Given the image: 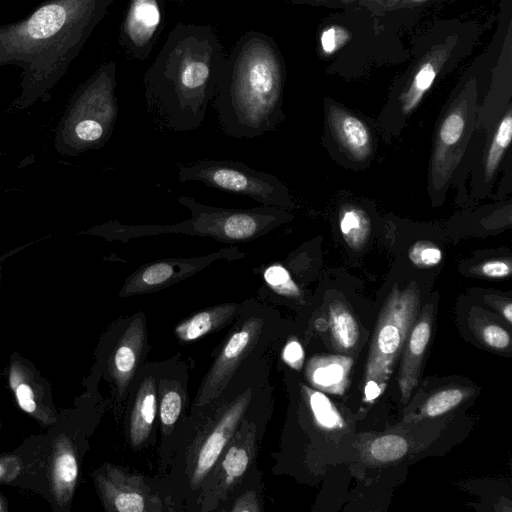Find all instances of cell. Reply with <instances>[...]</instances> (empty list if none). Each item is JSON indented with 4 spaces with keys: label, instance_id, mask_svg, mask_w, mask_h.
Returning a JSON list of instances; mask_svg holds the SVG:
<instances>
[{
    "label": "cell",
    "instance_id": "6da1fadb",
    "mask_svg": "<svg viewBox=\"0 0 512 512\" xmlns=\"http://www.w3.org/2000/svg\"><path fill=\"white\" fill-rule=\"evenodd\" d=\"M113 2L46 0L27 17L0 24V67L21 69L17 109L49 97Z\"/></svg>",
    "mask_w": 512,
    "mask_h": 512
},
{
    "label": "cell",
    "instance_id": "7a4b0ae2",
    "mask_svg": "<svg viewBox=\"0 0 512 512\" xmlns=\"http://www.w3.org/2000/svg\"><path fill=\"white\" fill-rule=\"evenodd\" d=\"M225 60L211 26L177 23L142 80L146 110L156 129L184 133L199 128Z\"/></svg>",
    "mask_w": 512,
    "mask_h": 512
},
{
    "label": "cell",
    "instance_id": "3957f363",
    "mask_svg": "<svg viewBox=\"0 0 512 512\" xmlns=\"http://www.w3.org/2000/svg\"><path fill=\"white\" fill-rule=\"evenodd\" d=\"M285 66L272 37L248 31L226 57L212 101L221 131L253 139L273 131L283 118Z\"/></svg>",
    "mask_w": 512,
    "mask_h": 512
},
{
    "label": "cell",
    "instance_id": "277c9868",
    "mask_svg": "<svg viewBox=\"0 0 512 512\" xmlns=\"http://www.w3.org/2000/svg\"><path fill=\"white\" fill-rule=\"evenodd\" d=\"M178 202L190 211L189 219L165 225H127L110 220L85 233L124 243L145 236L185 234L237 244L261 238L290 218L283 208L266 205L249 209L222 208L200 203L189 196L179 197Z\"/></svg>",
    "mask_w": 512,
    "mask_h": 512
},
{
    "label": "cell",
    "instance_id": "5b68a950",
    "mask_svg": "<svg viewBox=\"0 0 512 512\" xmlns=\"http://www.w3.org/2000/svg\"><path fill=\"white\" fill-rule=\"evenodd\" d=\"M116 63L101 64L74 92L55 135V148L77 156L103 147L118 117Z\"/></svg>",
    "mask_w": 512,
    "mask_h": 512
},
{
    "label": "cell",
    "instance_id": "8992f818",
    "mask_svg": "<svg viewBox=\"0 0 512 512\" xmlns=\"http://www.w3.org/2000/svg\"><path fill=\"white\" fill-rule=\"evenodd\" d=\"M419 302V290L413 284L403 290L396 286L392 289L374 329L367 356L365 382L374 381L381 390L385 388L416 319Z\"/></svg>",
    "mask_w": 512,
    "mask_h": 512
},
{
    "label": "cell",
    "instance_id": "52a82bcc",
    "mask_svg": "<svg viewBox=\"0 0 512 512\" xmlns=\"http://www.w3.org/2000/svg\"><path fill=\"white\" fill-rule=\"evenodd\" d=\"M180 182L197 181L208 187L249 197L261 205L284 208L289 198L284 185L273 175L231 160L204 159L181 164Z\"/></svg>",
    "mask_w": 512,
    "mask_h": 512
},
{
    "label": "cell",
    "instance_id": "ba28073f",
    "mask_svg": "<svg viewBox=\"0 0 512 512\" xmlns=\"http://www.w3.org/2000/svg\"><path fill=\"white\" fill-rule=\"evenodd\" d=\"M245 257L236 246L224 247L206 255L174 257L147 262L125 280L120 297L151 293L189 278L216 261H234Z\"/></svg>",
    "mask_w": 512,
    "mask_h": 512
},
{
    "label": "cell",
    "instance_id": "9c48e42d",
    "mask_svg": "<svg viewBox=\"0 0 512 512\" xmlns=\"http://www.w3.org/2000/svg\"><path fill=\"white\" fill-rule=\"evenodd\" d=\"M262 329V318L251 316L232 333L203 381L194 406H204L223 392L241 362L255 347Z\"/></svg>",
    "mask_w": 512,
    "mask_h": 512
},
{
    "label": "cell",
    "instance_id": "30bf717a",
    "mask_svg": "<svg viewBox=\"0 0 512 512\" xmlns=\"http://www.w3.org/2000/svg\"><path fill=\"white\" fill-rule=\"evenodd\" d=\"M166 0H130L121 23L119 44L129 59L145 60L165 27Z\"/></svg>",
    "mask_w": 512,
    "mask_h": 512
},
{
    "label": "cell",
    "instance_id": "8fae6325",
    "mask_svg": "<svg viewBox=\"0 0 512 512\" xmlns=\"http://www.w3.org/2000/svg\"><path fill=\"white\" fill-rule=\"evenodd\" d=\"M98 493L107 511L160 510L161 501L151 495L141 477L105 464L94 473Z\"/></svg>",
    "mask_w": 512,
    "mask_h": 512
},
{
    "label": "cell",
    "instance_id": "7c38bea8",
    "mask_svg": "<svg viewBox=\"0 0 512 512\" xmlns=\"http://www.w3.org/2000/svg\"><path fill=\"white\" fill-rule=\"evenodd\" d=\"M252 390L248 388L237 396L225 409L217 424L201 445L192 471L191 486L197 487L215 467L248 408Z\"/></svg>",
    "mask_w": 512,
    "mask_h": 512
},
{
    "label": "cell",
    "instance_id": "4fadbf2b",
    "mask_svg": "<svg viewBox=\"0 0 512 512\" xmlns=\"http://www.w3.org/2000/svg\"><path fill=\"white\" fill-rule=\"evenodd\" d=\"M8 381L19 407L24 412L45 427L56 422L57 413L47 385L25 360L18 356L11 360Z\"/></svg>",
    "mask_w": 512,
    "mask_h": 512
},
{
    "label": "cell",
    "instance_id": "5bb4252c",
    "mask_svg": "<svg viewBox=\"0 0 512 512\" xmlns=\"http://www.w3.org/2000/svg\"><path fill=\"white\" fill-rule=\"evenodd\" d=\"M232 436L228 448L221 461V469L217 468L213 486H209L207 498L223 499L227 492L242 478L253 459L256 440V427L253 422L245 421Z\"/></svg>",
    "mask_w": 512,
    "mask_h": 512
},
{
    "label": "cell",
    "instance_id": "9a60e30c",
    "mask_svg": "<svg viewBox=\"0 0 512 512\" xmlns=\"http://www.w3.org/2000/svg\"><path fill=\"white\" fill-rule=\"evenodd\" d=\"M456 42V37H449L446 41L431 47L417 62L409 83L400 96L403 114H410L422 101L450 58Z\"/></svg>",
    "mask_w": 512,
    "mask_h": 512
},
{
    "label": "cell",
    "instance_id": "2e32d148",
    "mask_svg": "<svg viewBox=\"0 0 512 512\" xmlns=\"http://www.w3.org/2000/svg\"><path fill=\"white\" fill-rule=\"evenodd\" d=\"M431 324L432 306L427 305L417 322L413 323L402 351L398 386L403 402L409 400L418 383L421 363L431 336Z\"/></svg>",
    "mask_w": 512,
    "mask_h": 512
},
{
    "label": "cell",
    "instance_id": "e0dca14e",
    "mask_svg": "<svg viewBox=\"0 0 512 512\" xmlns=\"http://www.w3.org/2000/svg\"><path fill=\"white\" fill-rule=\"evenodd\" d=\"M145 322L138 313L117 342L110 361V372L119 393H123L134 376L145 342Z\"/></svg>",
    "mask_w": 512,
    "mask_h": 512
},
{
    "label": "cell",
    "instance_id": "ac0fdd59",
    "mask_svg": "<svg viewBox=\"0 0 512 512\" xmlns=\"http://www.w3.org/2000/svg\"><path fill=\"white\" fill-rule=\"evenodd\" d=\"M78 473L74 445L66 434H60L52 444L50 462L51 491L59 506H66L72 499Z\"/></svg>",
    "mask_w": 512,
    "mask_h": 512
},
{
    "label": "cell",
    "instance_id": "d6986e66",
    "mask_svg": "<svg viewBox=\"0 0 512 512\" xmlns=\"http://www.w3.org/2000/svg\"><path fill=\"white\" fill-rule=\"evenodd\" d=\"M328 120L335 138L350 156L356 160H364L369 156L371 135L361 119L333 105L329 108Z\"/></svg>",
    "mask_w": 512,
    "mask_h": 512
},
{
    "label": "cell",
    "instance_id": "ffe728a7",
    "mask_svg": "<svg viewBox=\"0 0 512 512\" xmlns=\"http://www.w3.org/2000/svg\"><path fill=\"white\" fill-rule=\"evenodd\" d=\"M353 361L342 355L316 356L310 359L306 375L310 383L325 392L343 394L349 383Z\"/></svg>",
    "mask_w": 512,
    "mask_h": 512
},
{
    "label": "cell",
    "instance_id": "44dd1931",
    "mask_svg": "<svg viewBox=\"0 0 512 512\" xmlns=\"http://www.w3.org/2000/svg\"><path fill=\"white\" fill-rule=\"evenodd\" d=\"M238 310L237 303H224L206 308L181 322L175 333L182 341L196 340L229 322Z\"/></svg>",
    "mask_w": 512,
    "mask_h": 512
},
{
    "label": "cell",
    "instance_id": "7402d4cb",
    "mask_svg": "<svg viewBox=\"0 0 512 512\" xmlns=\"http://www.w3.org/2000/svg\"><path fill=\"white\" fill-rule=\"evenodd\" d=\"M155 413V382L152 377H147L138 389L130 417V440L134 447L141 445L149 437Z\"/></svg>",
    "mask_w": 512,
    "mask_h": 512
},
{
    "label": "cell",
    "instance_id": "603a6c76",
    "mask_svg": "<svg viewBox=\"0 0 512 512\" xmlns=\"http://www.w3.org/2000/svg\"><path fill=\"white\" fill-rule=\"evenodd\" d=\"M331 332L336 345L343 350L352 349L359 338L358 324L351 312L341 302L329 305Z\"/></svg>",
    "mask_w": 512,
    "mask_h": 512
},
{
    "label": "cell",
    "instance_id": "cb8c5ba5",
    "mask_svg": "<svg viewBox=\"0 0 512 512\" xmlns=\"http://www.w3.org/2000/svg\"><path fill=\"white\" fill-rule=\"evenodd\" d=\"M339 229L347 244L359 250L370 233V221L366 213L357 207H346L340 212Z\"/></svg>",
    "mask_w": 512,
    "mask_h": 512
},
{
    "label": "cell",
    "instance_id": "d4e9b609",
    "mask_svg": "<svg viewBox=\"0 0 512 512\" xmlns=\"http://www.w3.org/2000/svg\"><path fill=\"white\" fill-rule=\"evenodd\" d=\"M261 275L265 288L276 296L299 299L301 288L296 283L282 261H275L261 267Z\"/></svg>",
    "mask_w": 512,
    "mask_h": 512
},
{
    "label": "cell",
    "instance_id": "484cf974",
    "mask_svg": "<svg viewBox=\"0 0 512 512\" xmlns=\"http://www.w3.org/2000/svg\"><path fill=\"white\" fill-rule=\"evenodd\" d=\"M512 136V111L509 108L499 122L485 160V173L490 178L497 170Z\"/></svg>",
    "mask_w": 512,
    "mask_h": 512
},
{
    "label": "cell",
    "instance_id": "4316f807",
    "mask_svg": "<svg viewBox=\"0 0 512 512\" xmlns=\"http://www.w3.org/2000/svg\"><path fill=\"white\" fill-rule=\"evenodd\" d=\"M431 0H291L294 4L349 5L358 4L373 14H383L404 8H412Z\"/></svg>",
    "mask_w": 512,
    "mask_h": 512
},
{
    "label": "cell",
    "instance_id": "83f0119b",
    "mask_svg": "<svg viewBox=\"0 0 512 512\" xmlns=\"http://www.w3.org/2000/svg\"><path fill=\"white\" fill-rule=\"evenodd\" d=\"M304 390L308 396L311 411L319 426L330 430L343 427L344 421L341 415L324 393L307 387H304Z\"/></svg>",
    "mask_w": 512,
    "mask_h": 512
},
{
    "label": "cell",
    "instance_id": "f1b7e54d",
    "mask_svg": "<svg viewBox=\"0 0 512 512\" xmlns=\"http://www.w3.org/2000/svg\"><path fill=\"white\" fill-rule=\"evenodd\" d=\"M466 100L453 107L443 119L438 141L442 148L454 146L462 137L466 127Z\"/></svg>",
    "mask_w": 512,
    "mask_h": 512
},
{
    "label": "cell",
    "instance_id": "f546056e",
    "mask_svg": "<svg viewBox=\"0 0 512 512\" xmlns=\"http://www.w3.org/2000/svg\"><path fill=\"white\" fill-rule=\"evenodd\" d=\"M408 449L409 444L405 438L389 434L374 439L369 446V453L374 460L388 463L402 458Z\"/></svg>",
    "mask_w": 512,
    "mask_h": 512
},
{
    "label": "cell",
    "instance_id": "4dcf8cb0",
    "mask_svg": "<svg viewBox=\"0 0 512 512\" xmlns=\"http://www.w3.org/2000/svg\"><path fill=\"white\" fill-rule=\"evenodd\" d=\"M467 392L458 388L441 390L431 395L422 407L423 417L434 418L458 406Z\"/></svg>",
    "mask_w": 512,
    "mask_h": 512
},
{
    "label": "cell",
    "instance_id": "1f68e13d",
    "mask_svg": "<svg viewBox=\"0 0 512 512\" xmlns=\"http://www.w3.org/2000/svg\"><path fill=\"white\" fill-rule=\"evenodd\" d=\"M408 257L416 267L431 268L437 266L442 261L443 252L435 243L420 240L410 247Z\"/></svg>",
    "mask_w": 512,
    "mask_h": 512
},
{
    "label": "cell",
    "instance_id": "d6a6232c",
    "mask_svg": "<svg viewBox=\"0 0 512 512\" xmlns=\"http://www.w3.org/2000/svg\"><path fill=\"white\" fill-rule=\"evenodd\" d=\"M182 408V398L176 390L166 391L160 402V418L165 427L171 428L176 423Z\"/></svg>",
    "mask_w": 512,
    "mask_h": 512
},
{
    "label": "cell",
    "instance_id": "836d02e7",
    "mask_svg": "<svg viewBox=\"0 0 512 512\" xmlns=\"http://www.w3.org/2000/svg\"><path fill=\"white\" fill-rule=\"evenodd\" d=\"M349 39L348 33L339 26L327 27L320 37L321 48L324 53L332 54Z\"/></svg>",
    "mask_w": 512,
    "mask_h": 512
},
{
    "label": "cell",
    "instance_id": "e575fe53",
    "mask_svg": "<svg viewBox=\"0 0 512 512\" xmlns=\"http://www.w3.org/2000/svg\"><path fill=\"white\" fill-rule=\"evenodd\" d=\"M481 337L488 346L498 350L508 348L511 343L509 333L497 324L485 325L481 330Z\"/></svg>",
    "mask_w": 512,
    "mask_h": 512
},
{
    "label": "cell",
    "instance_id": "d590c367",
    "mask_svg": "<svg viewBox=\"0 0 512 512\" xmlns=\"http://www.w3.org/2000/svg\"><path fill=\"white\" fill-rule=\"evenodd\" d=\"M479 271L488 278H505L511 274V263L504 259L489 260L480 265Z\"/></svg>",
    "mask_w": 512,
    "mask_h": 512
},
{
    "label": "cell",
    "instance_id": "8d00e7d4",
    "mask_svg": "<svg viewBox=\"0 0 512 512\" xmlns=\"http://www.w3.org/2000/svg\"><path fill=\"white\" fill-rule=\"evenodd\" d=\"M282 358L293 369H301L304 362V351L297 340H290L282 351Z\"/></svg>",
    "mask_w": 512,
    "mask_h": 512
},
{
    "label": "cell",
    "instance_id": "74e56055",
    "mask_svg": "<svg viewBox=\"0 0 512 512\" xmlns=\"http://www.w3.org/2000/svg\"><path fill=\"white\" fill-rule=\"evenodd\" d=\"M20 471V462L14 456L0 458V482L13 480Z\"/></svg>",
    "mask_w": 512,
    "mask_h": 512
},
{
    "label": "cell",
    "instance_id": "f35d334b",
    "mask_svg": "<svg viewBox=\"0 0 512 512\" xmlns=\"http://www.w3.org/2000/svg\"><path fill=\"white\" fill-rule=\"evenodd\" d=\"M259 503L254 492L249 491L243 494L233 505L231 511L243 512V511H259Z\"/></svg>",
    "mask_w": 512,
    "mask_h": 512
},
{
    "label": "cell",
    "instance_id": "ab89813d",
    "mask_svg": "<svg viewBox=\"0 0 512 512\" xmlns=\"http://www.w3.org/2000/svg\"><path fill=\"white\" fill-rule=\"evenodd\" d=\"M382 390L374 381L365 382V399L371 401L378 397Z\"/></svg>",
    "mask_w": 512,
    "mask_h": 512
},
{
    "label": "cell",
    "instance_id": "60d3db41",
    "mask_svg": "<svg viewBox=\"0 0 512 512\" xmlns=\"http://www.w3.org/2000/svg\"><path fill=\"white\" fill-rule=\"evenodd\" d=\"M502 315L507 320L508 323L512 322V304L511 302H507L501 308Z\"/></svg>",
    "mask_w": 512,
    "mask_h": 512
},
{
    "label": "cell",
    "instance_id": "b9f144b4",
    "mask_svg": "<svg viewBox=\"0 0 512 512\" xmlns=\"http://www.w3.org/2000/svg\"><path fill=\"white\" fill-rule=\"evenodd\" d=\"M2 511H6V504L0 495V512H2Z\"/></svg>",
    "mask_w": 512,
    "mask_h": 512
},
{
    "label": "cell",
    "instance_id": "7bdbcfd3",
    "mask_svg": "<svg viewBox=\"0 0 512 512\" xmlns=\"http://www.w3.org/2000/svg\"><path fill=\"white\" fill-rule=\"evenodd\" d=\"M1 278H2V265L0 264V283H1Z\"/></svg>",
    "mask_w": 512,
    "mask_h": 512
},
{
    "label": "cell",
    "instance_id": "ee69618b",
    "mask_svg": "<svg viewBox=\"0 0 512 512\" xmlns=\"http://www.w3.org/2000/svg\"><path fill=\"white\" fill-rule=\"evenodd\" d=\"M180 1V0H179Z\"/></svg>",
    "mask_w": 512,
    "mask_h": 512
}]
</instances>
